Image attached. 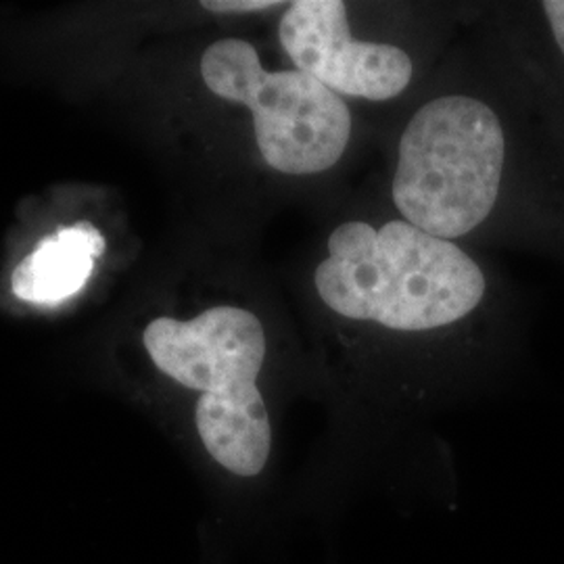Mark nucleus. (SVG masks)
<instances>
[{"label":"nucleus","instance_id":"f257e3e1","mask_svg":"<svg viewBox=\"0 0 564 564\" xmlns=\"http://www.w3.org/2000/svg\"><path fill=\"white\" fill-rule=\"evenodd\" d=\"M310 282L324 318L343 335L384 345L449 337L473 323L489 293L466 249L398 214L335 224Z\"/></svg>","mask_w":564,"mask_h":564},{"label":"nucleus","instance_id":"20e7f679","mask_svg":"<svg viewBox=\"0 0 564 564\" xmlns=\"http://www.w3.org/2000/svg\"><path fill=\"white\" fill-rule=\"evenodd\" d=\"M142 341L163 375L199 400L263 398L258 381L268 333L253 310L214 305L188 321L162 316L144 328Z\"/></svg>","mask_w":564,"mask_h":564},{"label":"nucleus","instance_id":"423d86ee","mask_svg":"<svg viewBox=\"0 0 564 564\" xmlns=\"http://www.w3.org/2000/svg\"><path fill=\"white\" fill-rule=\"evenodd\" d=\"M93 262V258L65 245L59 237L46 239L15 268L13 293L23 302H63L88 282Z\"/></svg>","mask_w":564,"mask_h":564},{"label":"nucleus","instance_id":"f03ea898","mask_svg":"<svg viewBox=\"0 0 564 564\" xmlns=\"http://www.w3.org/2000/svg\"><path fill=\"white\" fill-rule=\"evenodd\" d=\"M506 130L473 93L426 99L403 126L391 176V205L405 223L458 242L481 228L500 202Z\"/></svg>","mask_w":564,"mask_h":564},{"label":"nucleus","instance_id":"1a4fd4ad","mask_svg":"<svg viewBox=\"0 0 564 564\" xmlns=\"http://www.w3.org/2000/svg\"><path fill=\"white\" fill-rule=\"evenodd\" d=\"M542 9L550 23L552 36L564 55V0H545L542 2Z\"/></svg>","mask_w":564,"mask_h":564},{"label":"nucleus","instance_id":"7ed1b4c3","mask_svg":"<svg viewBox=\"0 0 564 564\" xmlns=\"http://www.w3.org/2000/svg\"><path fill=\"white\" fill-rule=\"evenodd\" d=\"M199 72L209 93L249 111L258 153L272 172L314 178L347 155L351 109L312 76L295 67L265 69L256 46L241 39L209 44Z\"/></svg>","mask_w":564,"mask_h":564},{"label":"nucleus","instance_id":"0eeeda50","mask_svg":"<svg viewBox=\"0 0 564 564\" xmlns=\"http://www.w3.org/2000/svg\"><path fill=\"white\" fill-rule=\"evenodd\" d=\"M61 241L69 247H74L76 251H80L88 258H101L105 253V239L101 232L90 223H78L69 228H61L57 232Z\"/></svg>","mask_w":564,"mask_h":564},{"label":"nucleus","instance_id":"6e6552de","mask_svg":"<svg viewBox=\"0 0 564 564\" xmlns=\"http://www.w3.org/2000/svg\"><path fill=\"white\" fill-rule=\"evenodd\" d=\"M203 9L212 13H263L272 9H284L286 2H272V0H205L202 2Z\"/></svg>","mask_w":564,"mask_h":564},{"label":"nucleus","instance_id":"39448f33","mask_svg":"<svg viewBox=\"0 0 564 564\" xmlns=\"http://www.w3.org/2000/svg\"><path fill=\"white\" fill-rule=\"evenodd\" d=\"M279 41L295 69L341 99L393 101L416 74L412 55L400 44L358 39L351 32L349 9L339 0L286 2Z\"/></svg>","mask_w":564,"mask_h":564}]
</instances>
